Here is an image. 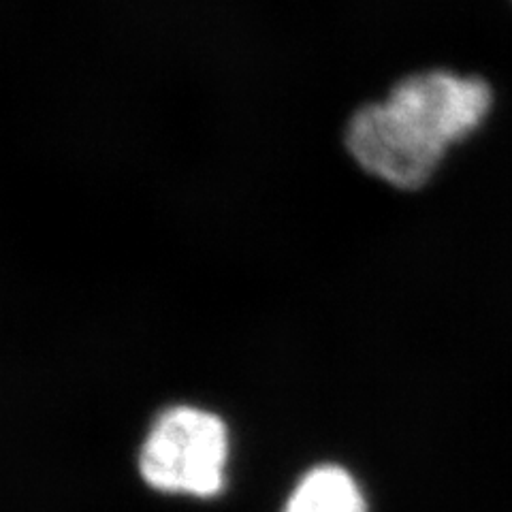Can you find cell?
I'll return each mask as SVG.
<instances>
[{
  "instance_id": "obj_3",
  "label": "cell",
  "mask_w": 512,
  "mask_h": 512,
  "mask_svg": "<svg viewBox=\"0 0 512 512\" xmlns=\"http://www.w3.org/2000/svg\"><path fill=\"white\" fill-rule=\"evenodd\" d=\"M282 512H367V504L350 472L318 466L299 480Z\"/></svg>"
},
{
  "instance_id": "obj_2",
  "label": "cell",
  "mask_w": 512,
  "mask_h": 512,
  "mask_svg": "<svg viewBox=\"0 0 512 512\" xmlns=\"http://www.w3.org/2000/svg\"><path fill=\"white\" fill-rule=\"evenodd\" d=\"M229 431L218 414L195 406L165 410L141 446L139 472L163 493L214 498L224 489Z\"/></svg>"
},
{
  "instance_id": "obj_1",
  "label": "cell",
  "mask_w": 512,
  "mask_h": 512,
  "mask_svg": "<svg viewBox=\"0 0 512 512\" xmlns=\"http://www.w3.org/2000/svg\"><path fill=\"white\" fill-rule=\"evenodd\" d=\"M493 103V88L480 75L444 67L412 71L382 99L352 111L346 150L384 184L416 190L438 171L448 148L487 122Z\"/></svg>"
}]
</instances>
